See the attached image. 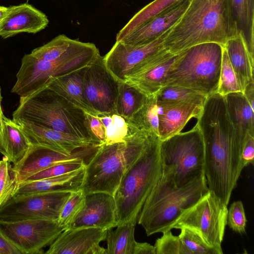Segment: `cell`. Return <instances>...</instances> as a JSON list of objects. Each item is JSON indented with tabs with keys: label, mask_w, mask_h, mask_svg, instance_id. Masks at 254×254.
Masks as SVG:
<instances>
[{
	"label": "cell",
	"mask_w": 254,
	"mask_h": 254,
	"mask_svg": "<svg viewBox=\"0 0 254 254\" xmlns=\"http://www.w3.org/2000/svg\"><path fill=\"white\" fill-rule=\"evenodd\" d=\"M204 148V174L209 191L228 205L244 168V146L237 140L224 96L207 97L197 118Z\"/></svg>",
	"instance_id": "obj_1"
},
{
	"label": "cell",
	"mask_w": 254,
	"mask_h": 254,
	"mask_svg": "<svg viewBox=\"0 0 254 254\" xmlns=\"http://www.w3.org/2000/svg\"><path fill=\"white\" fill-rule=\"evenodd\" d=\"M239 32L228 0H190L185 12L168 30L163 46L175 55L202 43L224 46Z\"/></svg>",
	"instance_id": "obj_2"
},
{
	"label": "cell",
	"mask_w": 254,
	"mask_h": 254,
	"mask_svg": "<svg viewBox=\"0 0 254 254\" xmlns=\"http://www.w3.org/2000/svg\"><path fill=\"white\" fill-rule=\"evenodd\" d=\"M12 120L52 128L77 136L93 145L100 144L90 131L86 113L47 86L20 97Z\"/></svg>",
	"instance_id": "obj_3"
},
{
	"label": "cell",
	"mask_w": 254,
	"mask_h": 254,
	"mask_svg": "<svg viewBox=\"0 0 254 254\" xmlns=\"http://www.w3.org/2000/svg\"><path fill=\"white\" fill-rule=\"evenodd\" d=\"M209 191L204 175L189 184L177 187L173 175L163 174L145 201L137 222L147 236L171 230L180 214Z\"/></svg>",
	"instance_id": "obj_4"
},
{
	"label": "cell",
	"mask_w": 254,
	"mask_h": 254,
	"mask_svg": "<svg viewBox=\"0 0 254 254\" xmlns=\"http://www.w3.org/2000/svg\"><path fill=\"white\" fill-rule=\"evenodd\" d=\"M150 133L137 130L123 142L99 144L85 167L80 189L85 195L104 192L114 196L123 176L145 149Z\"/></svg>",
	"instance_id": "obj_5"
},
{
	"label": "cell",
	"mask_w": 254,
	"mask_h": 254,
	"mask_svg": "<svg viewBox=\"0 0 254 254\" xmlns=\"http://www.w3.org/2000/svg\"><path fill=\"white\" fill-rule=\"evenodd\" d=\"M159 137L150 133L145 149L123 176L114 195L118 224L137 220L147 197L163 174Z\"/></svg>",
	"instance_id": "obj_6"
},
{
	"label": "cell",
	"mask_w": 254,
	"mask_h": 254,
	"mask_svg": "<svg viewBox=\"0 0 254 254\" xmlns=\"http://www.w3.org/2000/svg\"><path fill=\"white\" fill-rule=\"evenodd\" d=\"M100 55L94 44L77 40L66 53L55 60L40 59L30 53L25 54L11 92L20 97L27 96L47 86L52 78L86 67Z\"/></svg>",
	"instance_id": "obj_7"
},
{
	"label": "cell",
	"mask_w": 254,
	"mask_h": 254,
	"mask_svg": "<svg viewBox=\"0 0 254 254\" xmlns=\"http://www.w3.org/2000/svg\"><path fill=\"white\" fill-rule=\"evenodd\" d=\"M223 47L205 43L179 53L166 74L164 86L185 87L206 97L217 93Z\"/></svg>",
	"instance_id": "obj_8"
},
{
	"label": "cell",
	"mask_w": 254,
	"mask_h": 254,
	"mask_svg": "<svg viewBox=\"0 0 254 254\" xmlns=\"http://www.w3.org/2000/svg\"><path fill=\"white\" fill-rule=\"evenodd\" d=\"M160 153L163 169L173 175L177 187L204 175V143L197 124L189 131L161 141Z\"/></svg>",
	"instance_id": "obj_9"
},
{
	"label": "cell",
	"mask_w": 254,
	"mask_h": 254,
	"mask_svg": "<svg viewBox=\"0 0 254 254\" xmlns=\"http://www.w3.org/2000/svg\"><path fill=\"white\" fill-rule=\"evenodd\" d=\"M227 214V205L209 190L197 202L180 214L172 229L190 230L208 245L221 248Z\"/></svg>",
	"instance_id": "obj_10"
},
{
	"label": "cell",
	"mask_w": 254,
	"mask_h": 254,
	"mask_svg": "<svg viewBox=\"0 0 254 254\" xmlns=\"http://www.w3.org/2000/svg\"><path fill=\"white\" fill-rule=\"evenodd\" d=\"M64 230L57 220H0V231L22 254H42Z\"/></svg>",
	"instance_id": "obj_11"
},
{
	"label": "cell",
	"mask_w": 254,
	"mask_h": 254,
	"mask_svg": "<svg viewBox=\"0 0 254 254\" xmlns=\"http://www.w3.org/2000/svg\"><path fill=\"white\" fill-rule=\"evenodd\" d=\"M69 191H50L14 196L0 208V220H57Z\"/></svg>",
	"instance_id": "obj_12"
},
{
	"label": "cell",
	"mask_w": 254,
	"mask_h": 254,
	"mask_svg": "<svg viewBox=\"0 0 254 254\" xmlns=\"http://www.w3.org/2000/svg\"><path fill=\"white\" fill-rule=\"evenodd\" d=\"M119 82L107 69L100 55L85 69L83 85L86 103L97 114L116 113Z\"/></svg>",
	"instance_id": "obj_13"
},
{
	"label": "cell",
	"mask_w": 254,
	"mask_h": 254,
	"mask_svg": "<svg viewBox=\"0 0 254 254\" xmlns=\"http://www.w3.org/2000/svg\"><path fill=\"white\" fill-rule=\"evenodd\" d=\"M98 146L91 145L65 155L45 146L30 144L23 158L12 166L20 184L34 174L56 164L75 161L87 163Z\"/></svg>",
	"instance_id": "obj_14"
},
{
	"label": "cell",
	"mask_w": 254,
	"mask_h": 254,
	"mask_svg": "<svg viewBox=\"0 0 254 254\" xmlns=\"http://www.w3.org/2000/svg\"><path fill=\"white\" fill-rule=\"evenodd\" d=\"M177 56L162 49L135 65L126 76L125 82L147 96L155 94L164 86L166 74Z\"/></svg>",
	"instance_id": "obj_15"
},
{
	"label": "cell",
	"mask_w": 254,
	"mask_h": 254,
	"mask_svg": "<svg viewBox=\"0 0 254 254\" xmlns=\"http://www.w3.org/2000/svg\"><path fill=\"white\" fill-rule=\"evenodd\" d=\"M168 30L146 44L132 46L116 41L103 57L107 69L119 82H125L126 76L135 65L164 48L163 41Z\"/></svg>",
	"instance_id": "obj_16"
},
{
	"label": "cell",
	"mask_w": 254,
	"mask_h": 254,
	"mask_svg": "<svg viewBox=\"0 0 254 254\" xmlns=\"http://www.w3.org/2000/svg\"><path fill=\"white\" fill-rule=\"evenodd\" d=\"M107 230L97 227L64 230L50 245L46 254H107L100 245L106 240Z\"/></svg>",
	"instance_id": "obj_17"
},
{
	"label": "cell",
	"mask_w": 254,
	"mask_h": 254,
	"mask_svg": "<svg viewBox=\"0 0 254 254\" xmlns=\"http://www.w3.org/2000/svg\"><path fill=\"white\" fill-rule=\"evenodd\" d=\"M117 225L114 196L106 192H96L85 195L84 206L66 229L97 227L108 230Z\"/></svg>",
	"instance_id": "obj_18"
},
{
	"label": "cell",
	"mask_w": 254,
	"mask_h": 254,
	"mask_svg": "<svg viewBox=\"0 0 254 254\" xmlns=\"http://www.w3.org/2000/svg\"><path fill=\"white\" fill-rule=\"evenodd\" d=\"M190 0H177L153 16L121 41L136 46L149 43L164 34L185 12Z\"/></svg>",
	"instance_id": "obj_19"
},
{
	"label": "cell",
	"mask_w": 254,
	"mask_h": 254,
	"mask_svg": "<svg viewBox=\"0 0 254 254\" xmlns=\"http://www.w3.org/2000/svg\"><path fill=\"white\" fill-rule=\"evenodd\" d=\"M15 123L19 125L30 144L45 146L65 155H70L82 148L97 145L47 127L21 121Z\"/></svg>",
	"instance_id": "obj_20"
},
{
	"label": "cell",
	"mask_w": 254,
	"mask_h": 254,
	"mask_svg": "<svg viewBox=\"0 0 254 254\" xmlns=\"http://www.w3.org/2000/svg\"><path fill=\"white\" fill-rule=\"evenodd\" d=\"M49 20L45 13L28 3L8 7L0 28L5 39L21 33L35 34L45 29Z\"/></svg>",
	"instance_id": "obj_21"
},
{
	"label": "cell",
	"mask_w": 254,
	"mask_h": 254,
	"mask_svg": "<svg viewBox=\"0 0 254 254\" xmlns=\"http://www.w3.org/2000/svg\"><path fill=\"white\" fill-rule=\"evenodd\" d=\"M157 104L160 108L159 137L161 141L180 133L190 119L199 117L202 109L201 106L186 102Z\"/></svg>",
	"instance_id": "obj_22"
},
{
	"label": "cell",
	"mask_w": 254,
	"mask_h": 254,
	"mask_svg": "<svg viewBox=\"0 0 254 254\" xmlns=\"http://www.w3.org/2000/svg\"><path fill=\"white\" fill-rule=\"evenodd\" d=\"M227 113L238 142L245 146L250 136H254V109L242 92L224 96Z\"/></svg>",
	"instance_id": "obj_23"
},
{
	"label": "cell",
	"mask_w": 254,
	"mask_h": 254,
	"mask_svg": "<svg viewBox=\"0 0 254 254\" xmlns=\"http://www.w3.org/2000/svg\"><path fill=\"white\" fill-rule=\"evenodd\" d=\"M85 167L59 176L21 183L14 196L77 190L83 181Z\"/></svg>",
	"instance_id": "obj_24"
},
{
	"label": "cell",
	"mask_w": 254,
	"mask_h": 254,
	"mask_svg": "<svg viewBox=\"0 0 254 254\" xmlns=\"http://www.w3.org/2000/svg\"><path fill=\"white\" fill-rule=\"evenodd\" d=\"M240 83L242 92L254 79V61L249 54L241 32L230 38L223 46Z\"/></svg>",
	"instance_id": "obj_25"
},
{
	"label": "cell",
	"mask_w": 254,
	"mask_h": 254,
	"mask_svg": "<svg viewBox=\"0 0 254 254\" xmlns=\"http://www.w3.org/2000/svg\"><path fill=\"white\" fill-rule=\"evenodd\" d=\"M30 145L19 125L3 115L0 132V153L14 165L25 155Z\"/></svg>",
	"instance_id": "obj_26"
},
{
	"label": "cell",
	"mask_w": 254,
	"mask_h": 254,
	"mask_svg": "<svg viewBox=\"0 0 254 254\" xmlns=\"http://www.w3.org/2000/svg\"><path fill=\"white\" fill-rule=\"evenodd\" d=\"M85 68L69 74L52 78L47 86L85 112L97 114L88 107L85 99L83 80Z\"/></svg>",
	"instance_id": "obj_27"
},
{
	"label": "cell",
	"mask_w": 254,
	"mask_h": 254,
	"mask_svg": "<svg viewBox=\"0 0 254 254\" xmlns=\"http://www.w3.org/2000/svg\"><path fill=\"white\" fill-rule=\"evenodd\" d=\"M228 0L238 28L242 33L250 57L254 60V0Z\"/></svg>",
	"instance_id": "obj_28"
},
{
	"label": "cell",
	"mask_w": 254,
	"mask_h": 254,
	"mask_svg": "<svg viewBox=\"0 0 254 254\" xmlns=\"http://www.w3.org/2000/svg\"><path fill=\"white\" fill-rule=\"evenodd\" d=\"M137 220L118 224L115 230H107V254H133L136 241L134 229Z\"/></svg>",
	"instance_id": "obj_29"
},
{
	"label": "cell",
	"mask_w": 254,
	"mask_h": 254,
	"mask_svg": "<svg viewBox=\"0 0 254 254\" xmlns=\"http://www.w3.org/2000/svg\"><path fill=\"white\" fill-rule=\"evenodd\" d=\"M159 114L156 98L152 95L147 96L142 106L127 121L137 130L152 133L159 137Z\"/></svg>",
	"instance_id": "obj_30"
},
{
	"label": "cell",
	"mask_w": 254,
	"mask_h": 254,
	"mask_svg": "<svg viewBox=\"0 0 254 254\" xmlns=\"http://www.w3.org/2000/svg\"><path fill=\"white\" fill-rule=\"evenodd\" d=\"M147 97L136 87L120 82L115 112L128 121L142 106Z\"/></svg>",
	"instance_id": "obj_31"
},
{
	"label": "cell",
	"mask_w": 254,
	"mask_h": 254,
	"mask_svg": "<svg viewBox=\"0 0 254 254\" xmlns=\"http://www.w3.org/2000/svg\"><path fill=\"white\" fill-rule=\"evenodd\" d=\"M104 129L103 143L114 144L123 142L127 137L137 130L131 127L127 120L116 113L97 114Z\"/></svg>",
	"instance_id": "obj_32"
},
{
	"label": "cell",
	"mask_w": 254,
	"mask_h": 254,
	"mask_svg": "<svg viewBox=\"0 0 254 254\" xmlns=\"http://www.w3.org/2000/svg\"><path fill=\"white\" fill-rule=\"evenodd\" d=\"M158 104L186 102L203 107L207 97L190 89L177 85H166L154 94Z\"/></svg>",
	"instance_id": "obj_33"
},
{
	"label": "cell",
	"mask_w": 254,
	"mask_h": 254,
	"mask_svg": "<svg viewBox=\"0 0 254 254\" xmlns=\"http://www.w3.org/2000/svg\"><path fill=\"white\" fill-rule=\"evenodd\" d=\"M177 0H154L138 11L118 32L116 41H121L145 21Z\"/></svg>",
	"instance_id": "obj_34"
},
{
	"label": "cell",
	"mask_w": 254,
	"mask_h": 254,
	"mask_svg": "<svg viewBox=\"0 0 254 254\" xmlns=\"http://www.w3.org/2000/svg\"><path fill=\"white\" fill-rule=\"evenodd\" d=\"M19 185L11 163L3 157L0 160V208L15 195Z\"/></svg>",
	"instance_id": "obj_35"
},
{
	"label": "cell",
	"mask_w": 254,
	"mask_h": 254,
	"mask_svg": "<svg viewBox=\"0 0 254 254\" xmlns=\"http://www.w3.org/2000/svg\"><path fill=\"white\" fill-rule=\"evenodd\" d=\"M76 41L65 35H59L47 44L34 49L30 54L40 59L55 60L66 53Z\"/></svg>",
	"instance_id": "obj_36"
},
{
	"label": "cell",
	"mask_w": 254,
	"mask_h": 254,
	"mask_svg": "<svg viewBox=\"0 0 254 254\" xmlns=\"http://www.w3.org/2000/svg\"><path fill=\"white\" fill-rule=\"evenodd\" d=\"M239 92H242L240 83L223 47L217 93L224 96L230 93Z\"/></svg>",
	"instance_id": "obj_37"
},
{
	"label": "cell",
	"mask_w": 254,
	"mask_h": 254,
	"mask_svg": "<svg viewBox=\"0 0 254 254\" xmlns=\"http://www.w3.org/2000/svg\"><path fill=\"white\" fill-rule=\"evenodd\" d=\"M85 202V194L81 189L70 192L57 219L64 230L81 211Z\"/></svg>",
	"instance_id": "obj_38"
},
{
	"label": "cell",
	"mask_w": 254,
	"mask_h": 254,
	"mask_svg": "<svg viewBox=\"0 0 254 254\" xmlns=\"http://www.w3.org/2000/svg\"><path fill=\"white\" fill-rule=\"evenodd\" d=\"M179 237L190 254H222V248L212 247L208 245L194 232L186 229H181Z\"/></svg>",
	"instance_id": "obj_39"
},
{
	"label": "cell",
	"mask_w": 254,
	"mask_h": 254,
	"mask_svg": "<svg viewBox=\"0 0 254 254\" xmlns=\"http://www.w3.org/2000/svg\"><path fill=\"white\" fill-rule=\"evenodd\" d=\"M163 233V236L156 240L154 245L156 254H190L179 236L174 235L171 230Z\"/></svg>",
	"instance_id": "obj_40"
},
{
	"label": "cell",
	"mask_w": 254,
	"mask_h": 254,
	"mask_svg": "<svg viewBox=\"0 0 254 254\" xmlns=\"http://www.w3.org/2000/svg\"><path fill=\"white\" fill-rule=\"evenodd\" d=\"M86 164L85 161H75L56 164L34 174L24 182L59 176L84 167Z\"/></svg>",
	"instance_id": "obj_41"
},
{
	"label": "cell",
	"mask_w": 254,
	"mask_h": 254,
	"mask_svg": "<svg viewBox=\"0 0 254 254\" xmlns=\"http://www.w3.org/2000/svg\"><path fill=\"white\" fill-rule=\"evenodd\" d=\"M247 222L242 202H233L228 210L227 224L233 231L240 234L246 233Z\"/></svg>",
	"instance_id": "obj_42"
},
{
	"label": "cell",
	"mask_w": 254,
	"mask_h": 254,
	"mask_svg": "<svg viewBox=\"0 0 254 254\" xmlns=\"http://www.w3.org/2000/svg\"><path fill=\"white\" fill-rule=\"evenodd\" d=\"M85 113L91 132L100 144L103 143L105 138L104 129L97 114Z\"/></svg>",
	"instance_id": "obj_43"
},
{
	"label": "cell",
	"mask_w": 254,
	"mask_h": 254,
	"mask_svg": "<svg viewBox=\"0 0 254 254\" xmlns=\"http://www.w3.org/2000/svg\"><path fill=\"white\" fill-rule=\"evenodd\" d=\"M242 161L244 167L254 164V136H250L247 139L243 150Z\"/></svg>",
	"instance_id": "obj_44"
},
{
	"label": "cell",
	"mask_w": 254,
	"mask_h": 254,
	"mask_svg": "<svg viewBox=\"0 0 254 254\" xmlns=\"http://www.w3.org/2000/svg\"><path fill=\"white\" fill-rule=\"evenodd\" d=\"M0 254H22L0 231Z\"/></svg>",
	"instance_id": "obj_45"
},
{
	"label": "cell",
	"mask_w": 254,
	"mask_h": 254,
	"mask_svg": "<svg viewBox=\"0 0 254 254\" xmlns=\"http://www.w3.org/2000/svg\"><path fill=\"white\" fill-rule=\"evenodd\" d=\"M133 254H156L154 246L144 242H136Z\"/></svg>",
	"instance_id": "obj_46"
},
{
	"label": "cell",
	"mask_w": 254,
	"mask_h": 254,
	"mask_svg": "<svg viewBox=\"0 0 254 254\" xmlns=\"http://www.w3.org/2000/svg\"><path fill=\"white\" fill-rule=\"evenodd\" d=\"M254 79L252 80L245 87L243 93L246 98L251 107L254 109Z\"/></svg>",
	"instance_id": "obj_47"
},
{
	"label": "cell",
	"mask_w": 254,
	"mask_h": 254,
	"mask_svg": "<svg viewBox=\"0 0 254 254\" xmlns=\"http://www.w3.org/2000/svg\"><path fill=\"white\" fill-rule=\"evenodd\" d=\"M8 7L3 6H0V28L3 20V19L6 14Z\"/></svg>",
	"instance_id": "obj_48"
},
{
	"label": "cell",
	"mask_w": 254,
	"mask_h": 254,
	"mask_svg": "<svg viewBox=\"0 0 254 254\" xmlns=\"http://www.w3.org/2000/svg\"><path fill=\"white\" fill-rule=\"evenodd\" d=\"M1 100H2V96H1V88L0 87V130H1L2 117L4 115L2 113V109H1Z\"/></svg>",
	"instance_id": "obj_49"
}]
</instances>
